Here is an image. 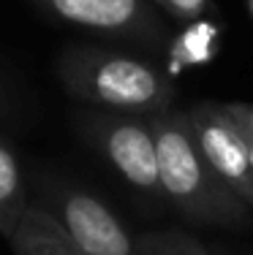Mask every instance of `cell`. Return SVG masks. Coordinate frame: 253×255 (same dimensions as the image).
I'll list each match as a JSON object with an SVG mask.
<instances>
[{"instance_id": "obj_11", "label": "cell", "mask_w": 253, "mask_h": 255, "mask_svg": "<svg viewBox=\"0 0 253 255\" xmlns=\"http://www.w3.org/2000/svg\"><path fill=\"white\" fill-rule=\"evenodd\" d=\"M153 3L158 5V11H164L169 19L180 22V25H188V22L202 19L210 0H153Z\"/></svg>"}, {"instance_id": "obj_1", "label": "cell", "mask_w": 253, "mask_h": 255, "mask_svg": "<svg viewBox=\"0 0 253 255\" xmlns=\"http://www.w3.org/2000/svg\"><path fill=\"white\" fill-rule=\"evenodd\" d=\"M158 149V174L166 204L194 226L245 228L253 209L202 155L188 120V109H169L150 120Z\"/></svg>"}, {"instance_id": "obj_9", "label": "cell", "mask_w": 253, "mask_h": 255, "mask_svg": "<svg viewBox=\"0 0 253 255\" xmlns=\"http://www.w3.org/2000/svg\"><path fill=\"white\" fill-rule=\"evenodd\" d=\"M139 255H218L185 231H150L136 239Z\"/></svg>"}, {"instance_id": "obj_13", "label": "cell", "mask_w": 253, "mask_h": 255, "mask_svg": "<svg viewBox=\"0 0 253 255\" xmlns=\"http://www.w3.org/2000/svg\"><path fill=\"white\" fill-rule=\"evenodd\" d=\"M248 8H251V14H253V0H248Z\"/></svg>"}, {"instance_id": "obj_4", "label": "cell", "mask_w": 253, "mask_h": 255, "mask_svg": "<svg viewBox=\"0 0 253 255\" xmlns=\"http://www.w3.org/2000/svg\"><path fill=\"white\" fill-rule=\"evenodd\" d=\"M33 204L49 212L84 255H139V236L131 234L95 193L76 182L49 171L38 174Z\"/></svg>"}, {"instance_id": "obj_5", "label": "cell", "mask_w": 253, "mask_h": 255, "mask_svg": "<svg viewBox=\"0 0 253 255\" xmlns=\"http://www.w3.org/2000/svg\"><path fill=\"white\" fill-rule=\"evenodd\" d=\"M57 22L114 35L150 52L169 49V27L153 0H30Z\"/></svg>"}, {"instance_id": "obj_7", "label": "cell", "mask_w": 253, "mask_h": 255, "mask_svg": "<svg viewBox=\"0 0 253 255\" xmlns=\"http://www.w3.org/2000/svg\"><path fill=\"white\" fill-rule=\"evenodd\" d=\"M8 245L14 255H84L71 242V236L57 226L55 217L33 201L25 209Z\"/></svg>"}, {"instance_id": "obj_12", "label": "cell", "mask_w": 253, "mask_h": 255, "mask_svg": "<svg viewBox=\"0 0 253 255\" xmlns=\"http://www.w3.org/2000/svg\"><path fill=\"white\" fill-rule=\"evenodd\" d=\"M11 112V101H8V90H5V84L0 82V120L5 117V114Z\"/></svg>"}, {"instance_id": "obj_10", "label": "cell", "mask_w": 253, "mask_h": 255, "mask_svg": "<svg viewBox=\"0 0 253 255\" xmlns=\"http://www.w3.org/2000/svg\"><path fill=\"white\" fill-rule=\"evenodd\" d=\"M224 114L232 120V125L237 128L243 144L248 147L251 163H253V103H243V101H226L221 103Z\"/></svg>"}, {"instance_id": "obj_8", "label": "cell", "mask_w": 253, "mask_h": 255, "mask_svg": "<svg viewBox=\"0 0 253 255\" xmlns=\"http://www.w3.org/2000/svg\"><path fill=\"white\" fill-rule=\"evenodd\" d=\"M30 206L27 185L14 147L0 138V236L11 239L22 215Z\"/></svg>"}, {"instance_id": "obj_3", "label": "cell", "mask_w": 253, "mask_h": 255, "mask_svg": "<svg viewBox=\"0 0 253 255\" xmlns=\"http://www.w3.org/2000/svg\"><path fill=\"white\" fill-rule=\"evenodd\" d=\"M71 123L84 144L101 160H106V166L117 174L142 206L161 209L166 204L150 120L95 106H79L71 114Z\"/></svg>"}, {"instance_id": "obj_6", "label": "cell", "mask_w": 253, "mask_h": 255, "mask_svg": "<svg viewBox=\"0 0 253 255\" xmlns=\"http://www.w3.org/2000/svg\"><path fill=\"white\" fill-rule=\"evenodd\" d=\"M188 120L196 144L218 177L253 209V163L237 128L224 114L221 103L199 101L188 106Z\"/></svg>"}, {"instance_id": "obj_2", "label": "cell", "mask_w": 253, "mask_h": 255, "mask_svg": "<svg viewBox=\"0 0 253 255\" xmlns=\"http://www.w3.org/2000/svg\"><path fill=\"white\" fill-rule=\"evenodd\" d=\"M63 90L82 106L153 120L172 109L174 82L161 65L93 44H71L57 57Z\"/></svg>"}]
</instances>
